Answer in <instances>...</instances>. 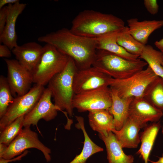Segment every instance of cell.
Returning <instances> with one entry per match:
<instances>
[{
  "mask_svg": "<svg viewBox=\"0 0 163 163\" xmlns=\"http://www.w3.org/2000/svg\"><path fill=\"white\" fill-rule=\"evenodd\" d=\"M20 2L18 0H0V9L10 4H14L18 2Z\"/></svg>",
  "mask_w": 163,
  "mask_h": 163,
  "instance_id": "cell-33",
  "label": "cell"
},
{
  "mask_svg": "<svg viewBox=\"0 0 163 163\" xmlns=\"http://www.w3.org/2000/svg\"><path fill=\"white\" fill-rule=\"evenodd\" d=\"M162 65H163V62H162Z\"/></svg>",
  "mask_w": 163,
  "mask_h": 163,
  "instance_id": "cell-38",
  "label": "cell"
},
{
  "mask_svg": "<svg viewBox=\"0 0 163 163\" xmlns=\"http://www.w3.org/2000/svg\"><path fill=\"white\" fill-rule=\"evenodd\" d=\"M99 136L105 144L109 163H133V156L124 153L123 148L112 131L99 133Z\"/></svg>",
  "mask_w": 163,
  "mask_h": 163,
  "instance_id": "cell-18",
  "label": "cell"
},
{
  "mask_svg": "<svg viewBox=\"0 0 163 163\" xmlns=\"http://www.w3.org/2000/svg\"><path fill=\"white\" fill-rule=\"evenodd\" d=\"M145 61L158 77L163 78V54L151 46L146 45L139 57Z\"/></svg>",
  "mask_w": 163,
  "mask_h": 163,
  "instance_id": "cell-25",
  "label": "cell"
},
{
  "mask_svg": "<svg viewBox=\"0 0 163 163\" xmlns=\"http://www.w3.org/2000/svg\"><path fill=\"white\" fill-rule=\"evenodd\" d=\"M142 128L133 119L128 117L121 128L112 131L123 148H135L140 142L139 132Z\"/></svg>",
  "mask_w": 163,
  "mask_h": 163,
  "instance_id": "cell-16",
  "label": "cell"
},
{
  "mask_svg": "<svg viewBox=\"0 0 163 163\" xmlns=\"http://www.w3.org/2000/svg\"><path fill=\"white\" fill-rule=\"evenodd\" d=\"M129 32L137 41L145 45L150 35L155 30L163 27V20H144L131 18L127 21Z\"/></svg>",
  "mask_w": 163,
  "mask_h": 163,
  "instance_id": "cell-17",
  "label": "cell"
},
{
  "mask_svg": "<svg viewBox=\"0 0 163 163\" xmlns=\"http://www.w3.org/2000/svg\"><path fill=\"white\" fill-rule=\"evenodd\" d=\"M125 26L123 20L112 14L85 10L75 18L70 30L80 36L97 39L119 31Z\"/></svg>",
  "mask_w": 163,
  "mask_h": 163,
  "instance_id": "cell-2",
  "label": "cell"
},
{
  "mask_svg": "<svg viewBox=\"0 0 163 163\" xmlns=\"http://www.w3.org/2000/svg\"><path fill=\"white\" fill-rule=\"evenodd\" d=\"M158 76L148 66L126 78L118 79L111 78L109 86L115 89L120 97L123 98L142 97L148 85Z\"/></svg>",
  "mask_w": 163,
  "mask_h": 163,
  "instance_id": "cell-6",
  "label": "cell"
},
{
  "mask_svg": "<svg viewBox=\"0 0 163 163\" xmlns=\"http://www.w3.org/2000/svg\"><path fill=\"white\" fill-rule=\"evenodd\" d=\"M69 57L55 47L46 43L40 61L32 73L33 83L44 86L66 67Z\"/></svg>",
  "mask_w": 163,
  "mask_h": 163,
  "instance_id": "cell-5",
  "label": "cell"
},
{
  "mask_svg": "<svg viewBox=\"0 0 163 163\" xmlns=\"http://www.w3.org/2000/svg\"><path fill=\"white\" fill-rule=\"evenodd\" d=\"M43 51V46L35 42L18 45L11 50L16 59L32 73L38 64Z\"/></svg>",
  "mask_w": 163,
  "mask_h": 163,
  "instance_id": "cell-14",
  "label": "cell"
},
{
  "mask_svg": "<svg viewBox=\"0 0 163 163\" xmlns=\"http://www.w3.org/2000/svg\"><path fill=\"white\" fill-rule=\"evenodd\" d=\"M161 132L162 134H163V125L162 127Z\"/></svg>",
  "mask_w": 163,
  "mask_h": 163,
  "instance_id": "cell-37",
  "label": "cell"
},
{
  "mask_svg": "<svg viewBox=\"0 0 163 163\" xmlns=\"http://www.w3.org/2000/svg\"><path fill=\"white\" fill-rule=\"evenodd\" d=\"M8 145L3 144L0 143V158H2L6 150Z\"/></svg>",
  "mask_w": 163,
  "mask_h": 163,
  "instance_id": "cell-35",
  "label": "cell"
},
{
  "mask_svg": "<svg viewBox=\"0 0 163 163\" xmlns=\"http://www.w3.org/2000/svg\"><path fill=\"white\" fill-rule=\"evenodd\" d=\"M112 104L111 89L109 86L75 94L72 104L80 112L94 110H108Z\"/></svg>",
  "mask_w": 163,
  "mask_h": 163,
  "instance_id": "cell-9",
  "label": "cell"
},
{
  "mask_svg": "<svg viewBox=\"0 0 163 163\" xmlns=\"http://www.w3.org/2000/svg\"><path fill=\"white\" fill-rule=\"evenodd\" d=\"M149 161L151 163H163V154H162L161 156L160 157L157 161H153L149 160Z\"/></svg>",
  "mask_w": 163,
  "mask_h": 163,
  "instance_id": "cell-36",
  "label": "cell"
},
{
  "mask_svg": "<svg viewBox=\"0 0 163 163\" xmlns=\"http://www.w3.org/2000/svg\"><path fill=\"white\" fill-rule=\"evenodd\" d=\"M24 116L18 117L0 131V143L8 146L19 134L24 126Z\"/></svg>",
  "mask_w": 163,
  "mask_h": 163,
  "instance_id": "cell-27",
  "label": "cell"
},
{
  "mask_svg": "<svg viewBox=\"0 0 163 163\" xmlns=\"http://www.w3.org/2000/svg\"><path fill=\"white\" fill-rule=\"evenodd\" d=\"M163 116L158 110L143 97L133 98L129 108L128 117L137 122L142 128L149 122H158Z\"/></svg>",
  "mask_w": 163,
  "mask_h": 163,
  "instance_id": "cell-13",
  "label": "cell"
},
{
  "mask_svg": "<svg viewBox=\"0 0 163 163\" xmlns=\"http://www.w3.org/2000/svg\"><path fill=\"white\" fill-rule=\"evenodd\" d=\"M45 89L44 86L35 84L26 94L15 97L5 114L0 118V131L18 117L29 112L37 102Z\"/></svg>",
  "mask_w": 163,
  "mask_h": 163,
  "instance_id": "cell-7",
  "label": "cell"
},
{
  "mask_svg": "<svg viewBox=\"0 0 163 163\" xmlns=\"http://www.w3.org/2000/svg\"><path fill=\"white\" fill-rule=\"evenodd\" d=\"M13 96L6 77L0 76V118L5 113L8 107L13 101Z\"/></svg>",
  "mask_w": 163,
  "mask_h": 163,
  "instance_id": "cell-28",
  "label": "cell"
},
{
  "mask_svg": "<svg viewBox=\"0 0 163 163\" xmlns=\"http://www.w3.org/2000/svg\"><path fill=\"white\" fill-rule=\"evenodd\" d=\"M41 42L53 45L72 59L79 70L92 66L96 50V39L75 34L63 28L39 37Z\"/></svg>",
  "mask_w": 163,
  "mask_h": 163,
  "instance_id": "cell-1",
  "label": "cell"
},
{
  "mask_svg": "<svg viewBox=\"0 0 163 163\" xmlns=\"http://www.w3.org/2000/svg\"><path fill=\"white\" fill-rule=\"evenodd\" d=\"M154 44L163 54V37L160 40L156 41Z\"/></svg>",
  "mask_w": 163,
  "mask_h": 163,
  "instance_id": "cell-34",
  "label": "cell"
},
{
  "mask_svg": "<svg viewBox=\"0 0 163 163\" xmlns=\"http://www.w3.org/2000/svg\"><path fill=\"white\" fill-rule=\"evenodd\" d=\"M11 50L6 45H0V57L8 59L11 56Z\"/></svg>",
  "mask_w": 163,
  "mask_h": 163,
  "instance_id": "cell-31",
  "label": "cell"
},
{
  "mask_svg": "<svg viewBox=\"0 0 163 163\" xmlns=\"http://www.w3.org/2000/svg\"><path fill=\"white\" fill-rule=\"evenodd\" d=\"M112 78L92 66L85 69L78 70L73 80V88L75 94L109 86Z\"/></svg>",
  "mask_w": 163,
  "mask_h": 163,
  "instance_id": "cell-11",
  "label": "cell"
},
{
  "mask_svg": "<svg viewBox=\"0 0 163 163\" xmlns=\"http://www.w3.org/2000/svg\"><path fill=\"white\" fill-rule=\"evenodd\" d=\"M160 128L159 122H154L145 127L140 136L141 144L137 153L144 163H148L149 156Z\"/></svg>",
  "mask_w": 163,
  "mask_h": 163,
  "instance_id": "cell-22",
  "label": "cell"
},
{
  "mask_svg": "<svg viewBox=\"0 0 163 163\" xmlns=\"http://www.w3.org/2000/svg\"><path fill=\"white\" fill-rule=\"evenodd\" d=\"M8 70L7 80L12 94L15 97L25 94L33 83L32 73L16 59H5Z\"/></svg>",
  "mask_w": 163,
  "mask_h": 163,
  "instance_id": "cell-10",
  "label": "cell"
},
{
  "mask_svg": "<svg viewBox=\"0 0 163 163\" xmlns=\"http://www.w3.org/2000/svg\"><path fill=\"white\" fill-rule=\"evenodd\" d=\"M75 117L78 121L75 126L82 129L83 132L84 137V144L81 152L69 163H85L91 156L103 151L104 149L95 144L88 136L85 128L84 118L78 116H75Z\"/></svg>",
  "mask_w": 163,
  "mask_h": 163,
  "instance_id": "cell-23",
  "label": "cell"
},
{
  "mask_svg": "<svg viewBox=\"0 0 163 163\" xmlns=\"http://www.w3.org/2000/svg\"><path fill=\"white\" fill-rule=\"evenodd\" d=\"M123 29L96 39L97 50H105L128 60L136 61L139 59L138 56L129 53L117 42V37Z\"/></svg>",
  "mask_w": 163,
  "mask_h": 163,
  "instance_id": "cell-20",
  "label": "cell"
},
{
  "mask_svg": "<svg viewBox=\"0 0 163 163\" xmlns=\"http://www.w3.org/2000/svg\"><path fill=\"white\" fill-rule=\"evenodd\" d=\"M8 5V13L4 29L0 35V42L7 46L11 50L18 45V37L16 31V24L19 15L26 8L25 3L18 2Z\"/></svg>",
  "mask_w": 163,
  "mask_h": 163,
  "instance_id": "cell-15",
  "label": "cell"
},
{
  "mask_svg": "<svg viewBox=\"0 0 163 163\" xmlns=\"http://www.w3.org/2000/svg\"><path fill=\"white\" fill-rule=\"evenodd\" d=\"M142 97L163 112V78L158 77L152 82L146 88Z\"/></svg>",
  "mask_w": 163,
  "mask_h": 163,
  "instance_id": "cell-24",
  "label": "cell"
},
{
  "mask_svg": "<svg viewBox=\"0 0 163 163\" xmlns=\"http://www.w3.org/2000/svg\"><path fill=\"white\" fill-rule=\"evenodd\" d=\"M8 8L6 5L0 9V35L3 32L7 22Z\"/></svg>",
  "mask_w": 163,
  "mask_h": 163,
  "instance_id": "cell-30",
  "label": "cell"
},
{
  "mask_svg": "<svg viewBox=\"0 0 163 163\" xmlns=\"http://www.w3.org/2000/svg\"><path fill=\"white\" fill-rule=\"evenodd\" d=\"M117 41L128 53L139 57L145 46L131 35L127 26H125L120 32L117 37Z\"/></svg>",
  "mask_w": 163,
  "mask_h": 163,
  "instance_id": "cell-26",
  "label": "cell"
},
{
  "mask_svg": "<svg viewBox=\"0 0 163 163\" xmlns=\"http://www.w3.org/2000/svg\"><path fill=\"white\" fill-rule=\"evenodd\" d=\"M30 152L26 150L18 157H14L10 159H6L3 158H0V163H8L9 162L15 161L21 159L24 157L26 155Z\"/></svg>",
  "mask_w": 163,
  "mask_h": 163,
  "instance_id": "cell-32",
  "label": "cell"
},
{
  "mask_svg": "<svg viewBox=\"0 0 163 163\" xmlns=\"http://www.w3.org/2000/svg\"><path fill=\"white\" fill-rule=\"evenodd\" d=\"M147 65L139 58L130 61L105 50H97L92 66L113 78L121 79L143 70Z\"/></svg>",
  "mask_w": 163,
  "mask_h": 163,
  "instance_id": "cell-4",
  "label": "cell"
},
{
  "mask_svg": "<svg viewBox=\"0 0 163 163\" xmlns=\"http://www.w3.org/2000/svg\"><path fill=\"white\" fill-rule=\"evenodd\" d=\"M30 127H24L22 129L8 146L2 158L10 159L20 155L28 149L34 148L43 153L47 162L50 161L51 149L40 140L37 133L31 130Z\"/></svg>",
  "mask_w": 163,
  "mask_h": 163,
  "instance_id": "cell-8",
  "label": "cell"
},
{
  "mask_svg": "<svg viewBox=\"0 0 163 163\" xmlns=\"http://www.w3.org/2000/svg\"><path fill=\"white\" fill-rule=\"evenodd\" d=\"M110 88L112 104L108 110L113 117L115 129L119 130L128 117L129 108L133 98H122L119 96L115 89Z\"/></svg>",
  "mask_w": 163,
  "mask_h": 163,
  "instance_id": "cell-19",
  "label": "cell"
},
{
  "mask_svg": "<svg viewBox=\"0 0 163 163\" xmlns=\"http://www.w3.org/2000/svg\"><path fill=\"white\" fill-rule=\"evenodd\" d=\"M52 93L50 89L45 88L40 98L32 109L24 117V127L37 126L39 120L46 121L54 119L57 115L58 108L51 101Z\"/></svg>",
  "mask_w": 163,
  "mask_h": 163,
  "instance_id": "cell-12",
  "label": "cell"
},
{
  "mask_svg": "<svg viewBox=\"0 0 163 163\" xmlns=\"http://www.w3.org/2000/svg\"><path fill=\"white\" fill-rule=\"evenodd\" d=\"M88 117L90 127L99 133L108 132L115 129L113 117L108 110L90 111Z\"/></svg>",
  "mask_w": 163,
  "mask_h": 163,
  "instance_id": "cell-21",
  "label": "cell"
},
{
  "mask_svg": "<svg viewBox=\"0 0 163 163\" xmlns=\"http://www.w3.org/2000/svg\"><path fill=\"white\" fill-rule=\"evenodd\" d=\"M144 6L147 11L151 14H156L159 10V5L156 0H144Z\"/></svg>",
  "mask_w": 163,
  "mask_h": 163,
  "instance_id": "cell-29",
  "label": "cell"
},
{
  "mask_svg": "<svg viewBox=\"0 0 163 163\" xmlns=\"http://www.w3.org/2000/svg\"><path fill=\"white\" fill-rule=\"evenodd\" d=\"M73 60L69 57L63 70L49 81L48 87L50 90L54 104L59 110H65L70 117L73 114L72 101L75 95L74 78L78 70Z\"/></svg>",
  "mask_w": 163,
  "mask_h": 163,
  "instance_id": "cell-3",
  "label": "cell"
}]
</instances>
